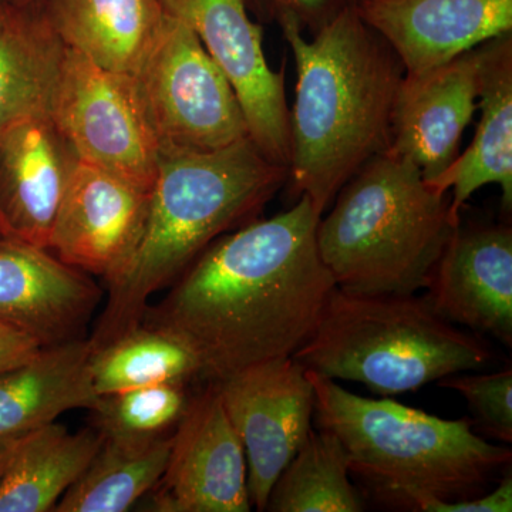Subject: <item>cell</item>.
Masks as SVG:
<instances>
[{
	"label": "cell",
	"instance_id": "cell-15",
	"mask_svg": "<svg viewBox=\"0 0 512 512\" xmlns=\"http://www.w3.org/2000/svg\"><path fill=\"white\" fill-rule=\"evenodd\" d=\"M427 298L448 322L512 346V229L458 224L434 266Z\"/></svg>",
	"mask_w": 512,
	"mask_h": 512
},
{
	"label": "cell",
	"instance_id": "cell-2",
	"mask_svg": "<svg viewBox=\"0 0 512 512\" xmlns=\"http://www.w3.org/2000/svg\"><path fill=\"white\" fill-rule=\"evenodd\" d=\"M355 2L313 40L291 18L276 22L298 74L286 184L293 198L308 195L322 215L367 161L389 151L404 77L399 57L360 18Z\"/></svg>",
	"mask_w": 512,
	"mask_h": 512
},
{
	"label": "cell",
	"instance_id": "cell-27",
	"mask_svg": "<svg viewBox=\"0 0 512 512\" xmlns=\"http://www.w3.org/2000/svg\"><path fill=\"white\" fill-rule=\"evenodd\" d=\"M439 386L453 389L467 400L478 426L491 439L512 443V370L488 375L448 376Z\"/></svg>",
	"mask_w": 512,
	"mask_h": 512
},
{
	"label": "cell",
	"instance_id": "cell-6",
	"mask_svg": "<svg viewBox=\"0 0 512 512\" xmlns=\"http://www.w3.org/2000/svg\"><path fill=\"white\" fill-rule=\"evenodd\" d=\"M293 359L329 379L394 396L483 369L493 353L483 340L439 315L427 296L336 286L311 338Z\"/></svg>",
	"mask_w": 512,
	"mask_h": 512
},
{
	"label": "cell",
	"instance_id": "cell-8",
	"mask_svg": "<svg viewBox=\"0 0 512 512\" xmlns=\"http://www.w3.org/2000/svg\"><path fill=\"white\" fill-rule=\"evenodd\" d=\"M52 116L79 160L150 194L160 147L133 76L67 47Z\"/></svg>",
	"mask_w": 512,
	"mask_h": 512
},
{
	"label": "cell",
	"instance_id": "cell-9",
	"mask_svg": "<svg viewBox=\"0 0 512 512\" xmlns=\"http://www.w3.org/2000/svg\"><path fill=\"white\" fill-rule=\"evenodd\" d=\"M164 12L197 35L237 94L249 137L269 160L291 163V107L285 64L272 70L264 53L262 26L249 18L245 0H160Z\"/></svg>",
	"mask_w": 512,
	"mask_h": 512
},
{
	"label": "cell",
	"instance_id": "cell-20",
	"mask_svg": "<svg viewBox=\"0 0 512 512\" xmlns=\"http://www.w3.org/2000/svg\"><path fill=\"white\" fill-rule=\"evenodd\" d=\"M66 52L43 2H0V127L52 114Z\"/></svg>",
	"mask_w": 512,
	"mask_h": 512
},
{
	"label": "cell",
	"instance_id": "cell-32",
	"mask_svg": "<svg viewBox=\"0 0 512 512\" xmlns=\"http://www.w3.org/2000/svg\"><path fill=\"white\" fill-rule=\"evenodd\" d=\"M9 3H15V5H29V3L45 2V0H6Z\"/></svg>",
	"mask_w": 512,
	"mask_h": 512
},
{
	"label": "cell",
	"instance_id": "cell-24",
	"mask_svg": "<svg viewBox=\"0 0 512 512\" xmlns=\"http://www.w3.org/2000/svg\"><path fill=\"white\" fill-rule=\"evenodd\" d=\"M89 373L97 396L161 383L202 382L200 359L171 330L141 322L92 349Z\"/></svg>",
	"mask_w": 512,
	"mask_h": 512
},
{
	"label": "cell",
	"instance_id": "cell-33",
	"mask_svg": "<svg viewBox=\"0 0 512 512\" xmlns=\"http://www.w3.org/2000/svg\"><path fill=\"white\" fill-rule=\"evenodd\" d=\"M0 237H2V234H0Z\"/></svg>",
	"mask_w": 512,
	"mask_h": 512
},
{
	"label": "cell",
	"instance_id": "cell-28",
	"mask_svg": "<svg viewBox=\"0 0 512 512\" xmlns=\"http://www.w3.org/2000/svg\"><path fill=\"white\" fill-rule=\"evenodd\" d=\"M352 0H245L248 10H252L264 22H278L291 18L315 35L323 26L332 22Z\"/></svg>",
	"mask_w": 512,
	"mask_h": 512
},
{
	"label": "cell",
	"instance_id": "cell-22",
	"mask_svg": "<svg viewBox=\"0 0 512 512\" xmlns=\"http://www.w3.org/2000/svg\"><path fill=\"white\" fill-rule=\"evenodd\" d=\"M103 440L92 426L70 433L56 421L19 439L0 480V512L55 511Z\"/></svg>",
	"mask_w": 512,
	"mask_h": 512
},
{
	"label": "cell",
	"instance_id": "cell-30",
	"mask_svg": "<svg viewBox=\"0 0 512 512\" xmlns=\"http://www.w3.org/2000/svg\"><path fill=\"white\" fill-rule=\"evenodd\" d=\"M40 349L28 335L0 322V372L29 362Z\"/></svg>",
	"mask_w": 512,
	"mask_h": 512
},
{
	"label": "cell",
	"instance_id": "cell-34",
	"mask_svg": "<svg viewBox=\"0 0 512 512\" xmlns=\"http://www.w3.org/2000/svg\"><path fill=\"white\" fill-rule=\"evenodd\" d=\"M0 2H2V0H0Z\"/></svg>",
	"mask_w": 512,
	"mask_h": 512
},
{
	"label": "cell",
	"instance_id": "cell-26",
	"mask_svg": "<svg viewBox=\"0 0 512 512\" xmlns=\"http://www.w3.org/2000/svg\"><path fill=\"white\" fill-rule=\"evenodd\" d=\"M191 384L161 383L110 394L96 400L92 427L104 439H156L170 436L191 400Z\"/></svg>",
	"mask_w": 512,
	"mask_h": 512
},
{
	"label": "cell",
	"instance_id": "cell-25",
	"mask_svg": "<svg viewBox=\"0 0 512 512\" xmlns=\"http://www.w3.org/2000/svg\"><path fill=\"white\" fill-rule=\"evenodd\" d=\"M365 498L350 481L345 450L329 430L309 431L269 494L265 511L362 512Z\"/></svg>",
	"mask_w": 512,
	"mask_h": 512
},
{
	"label": "cell",
	"instance_id": "cell-16",
	"mask_svg": "<svg viewBox=\"0 0 512 512\" xmlns=\"http://www.w3.org/2000/svg\"><path fill=\"white\" fill-rule=\"evenodd\" d=\"M355 6L407 76L429 73L512 32V0H356Z\"/></svg>",
	"mask_w": 512,
	"mask_h": 512
},
{
	"label": "cell",
	"instance_id": "cell-11",
	"mask_svg": "<svg viewBox=\"0 0 512 512\" xmlns=\"http://www.w3.org/2000/svg\"><path fill=\"white\" fill-rule=\"evenodd\" d=\"M144 498L154 512L251 511L247 456L217 384L192 393L171 436L163 477Z\"/></svg>",
	"mask_w": 512,
	"mask_h": 512
},
{
	"label": "cell",
	"instance_id": "cell-23",
	"mask_svg": "<svg viewBox=\"0 0 512 512\" xmlns=\"http://www.w3.org/2000/svg\"><path fill=\"white\" fill-rule=\"evenodd\" d=\"M171 436L107 437L79 480L64 493L56 512H124L146 497L167 467Z\"/></svg>",
	"mask_w": 512,
	"mask_h": 512
},
{
	"label": "cell",
	"instance_id": "cell-4",
	"mask_svg": "<svg viewBox=\"0 0 512 512\" xmlns=\"http://www.w3.org/2000/svg\"><path fill=\"white\" fill-rule=\"evenodd\" d=\"M319 429L338 437L350 474L379 500L412 510L413 501L480 497L511 466V448L474 433L468 419L446 420L390 399H367L306 370Z\"/></svg>",
	"mask_w": 512,
	"mask_h": 512
},
{
	"label": "cell",
	"instance_id": "cell-29",
	"mask_svg": "<svg viewBox=\"0 0 512 512\" xmlns=\"http://www.w3.org/2000/svg\"><path fill=\"white\" fill-rule=\"evenodd\" d=\"M412 511L421 512H511V470L501 477L500 484L490 494L460 501H444L434 497H420L413 501Z\"/></svg>",
	"mask_w": 512,
	"mask_h": 512
},
{
	"label": "cell",
	"instance_id": "cell-31",
	"mask_svg": "<svg viewBox=\"0 0 512 512\" xmlns=\"http://www.w3.org/2000/svg\"><path fill=\"white\" fill-rule=\"evenodd\" d=\"M18 441L13 440L0 443V480L5 476L6 470H8L10 460H12L13 454H15L16 446H18Z\"/></svg>",
	"mask_w": 512,
	"mask_h": 512
},
{
	"label": "cell",
	"instance_id": "cell-1",
	"mask_svg": "<svg viewBox=\"0 0 512 512\" xmlns=\"http://www.w3.org/2000/svg\"><path fill=\"white\" fill-rule=\"evenodd\" d=\"M320 217L301 195L288 211L222 235L141 322L184 339L204 383L295 355L336 288L319 254Z\"/></svg>",
	"mask_w": 512,
	"mask_h": 512
},
{
	"label": "cell",
	"instance_id": "cell-7",
	"mask_svg": "<svg viewBox=\"0 0 512 512\" xmlns=\"http://www.w3.org/2000/svg\"><path fill=\"white\" fill-rule=\"evenodd\" d=\"M133 77L160 156L220 150L249 137L227 76L180 19L165 13L156 42Z\"/></svg>",
	"mask_w": 512,
	"mask_h": 512
},
{
	"label": "cell",
	"instance_id": "cell-10",
	"mask_svg": "<svg viewBox=\"0 0 512 512\" xmlns=\"http://www.w3.org/2000/svg\"><path fill=\"white\" fill-rule=\"evenodd\" d=\"M215 384L244 446L252 507L265 511L275 481L312 430L311 380L291 356L249 367Z\"/></svg>",
	"mask_w": 512,
	"mask_h": 512
},
{
	"label": "cell",
	"instance_id": "cell-13",
	"mask_svg": "<svg viewBox=\"0 0 512 512\" xmlns=\"http://www.w3.org/2000/svg\"><path fill=\"white\" fill-rule=\"evenodd\" d=\"M103 291L49 249L0 237V322L40 348L87 338Z\"/></svg>",
	"mask_w": 512,
	"mask_h": 512
},
{
	"label": "cell",
	"instance_id": "cell-17",
	"mask_svg": "<svg viewBox=\"0 0 512 512\" xmlns=\"http://www.w3.org/2000/svg\"><path fill=\"white\" fill-rule=\"evenodd\" d=\"M478 89V46L429 73L404 74L387 153L412 161L426 181L439 177L460 156L461 138L478 110Z\"/></svg>",
	"mask_w": 512,
	"mask_h": 512
},
{
	"label": "cell",
	"instance_id": "cell-18",
	"mask_svg": "<svg viewBox=\"0 0 512 512\" xmlns=\"http://www.w3.org/2000/svg\"><path fill=\"white\" fill-rule=\"evenodd\" d=\"M480 50L481 111L476 136L464 153L434 180V191L450 194V211L461 221V210L474 192L498 184L503 210L512 207V32L494 37Z\"/></svg>",
	"mask_w": 512,
	"mask_h": 512
},
{
	"label": "cell",
	"instance_id": "cell-5",
	"mask_svg": "<svg viewBox=\"0 0 512 512\" xmlns=\"http://www.w3.org/2000/svg\"><path fill=\"white\" fill-rule=\"evenodd\" d=\"M333 201L316 239L336 286L350 292L427 288L461 222L448 194L434 191L412 161L390 153L367 161Z\"/></svg>",
	"mask_w": 512,
	"mask_h": 512
},
{
	"label": "cell",
	"instance_id": "cell-19",
	"mask_svg": "<svg viewBox=\"0 0 512 512\" xmlns=\"http://www.w3.org/2000/svg\"><path fill=\"white\" fill-rule=\"evenodd\" d=\"M89 338L42 348L33 359L0 372V443L28 436L69 410L99 399L89 373Z\"/></svg>",
	"mask_w": 512,
	"mask_h": 512
},
{
	"label": "cell",
	"instance_id": "cell-12",
	"mask_svg": "<svg viewBox=\"0 0 512 512\" xmlns=\"http://www.w3.org/2000/svg\"><path fill=\"white\" fill-rule=\"evenodd\" d=\"M150 194L79 160L57 210L47 249L64 264L101 276L123 274L138 247Z\"/></svg>",
	"mask_w": 512,
	"mask_h": 512
},
{
	"label": "cell",
	"instance_id": "cell-21",
	"mask_svg": "<svg viewBox=\"0 0 512 512\" xmlns=\"http://www.w3.org/2000/svg\"><path fill=\"white\" fill-rule=\"evenodd\" d=\"M43 6L64 45L128 76L140 69L165 18L160 0H45Z\"/></svg>",
	"mask_w": 512,
	"mask_h": 512
},
{
	"label": "cell",
	"instance_id": "cell-14",
	"mask_svg": "<svg viewBox=\"0 0 512 512\" xmlns=\"http://www.w3.org/2000/svg\"><path fill=\"white\" fill-rule=\"evenodd\" d=\"M79 163L52 114L0 127V234L46 248Z\"/></svg>",
	"mask_w": 512,
	"mask_h": 512
},
{
	"label": "cell",
	"instance_id": "cell-3",
	"mask_svg": "<svg viewBox=\"0 0 512 512\" xmlns=\"http://www.w3.org/2000/svg\"><path fill=\"white\" fill-rule=\"evenodd\" d=\"M251 137L204 153L161 154L143 235L89 342L107 345L140 325L148 299L171 285L222 235L255 221L288 181Z\"/></svg>",
	"mask_w": 512,
	"mask_h": 512
}]
</instances>
